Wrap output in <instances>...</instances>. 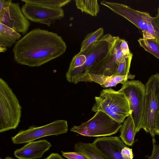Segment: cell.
Returning a JSON list of instances; mask_svg holds the SVG:
<instances>
[{"mask_svg":"<svg viewBox=\"0 0 159 159\" xmlns=\"http://www.w3.org/2000/svg\"><path fill=\"white\" fill-rule=\"evenodd\" d=\"M101 4L125 18L140 29L143 33V38L154 39L159 42V28L148 12L136 10L117 2L103 0Z\"/></svg>","mask_w":159,"mask_h":159,"instance_id":"3957f363","label":"cell"},{"mask_svg":"<svg viewBox=\"0 0 159 159\" xmlns=\"http://www.w3.org/2000/svg\"><path fill=\"white\" fill-rule=\"evenodd\" d=\"M120 90L128 100L136 133L142 128V120L144 107L146 86L138 80H127Z\"/></svg>","mask_w":159,"mask_h":159,"instance_id":"8992f818","label":"cell"},{"mask_svg":"<svg viewBox=\"0 0 159 159\" xmlns=\"http://www.w3.org/2000/svg\"><path fill=\"white\" fill-rule=\"evenodd\" d=\"M21 107L7 83L0 78V132L15 129L20 122Z\"/></svg>","mask_w":159,"mask_h":159,"instance_id":"277c9868","label":"cell"},{"mask_svg":"<svg viewBox=\"0 0 159 159\" xmlns=\"http://www.w3.org/2000/svg\"><path fill=\"white\" fill-rule=\"evenodd\" d=\"M153 125L155 134L159 135V108L157 110L155 115Z\"/></svg>","mask_w":159,"mask_h":159,"instance_id":"4316f807","label":"cell"},{"mask_svg":"<svg viewBox=\"0 0 159 159\" xmlns=\"http://www.w3.org/2000/svg\"><path fill=\"white\" fill-rule=\"evenodd\" d=\"M61 152L62 155L68 159H89L82 153L77 152Z\"/></svg>","mask_w":159,"mask_h":159,"instance_id":"cb8c5ba5","label":"cell"},{"mask_svg":"<svg viewBox=\"0 0 159 159\" xmlns=\"http://www.w3.org/2000/svg\"><path fill=\"white\" fill-rule=\"evenodd\" d=\"M26 3L53 8H62L71 2L70 0H22Z\"/></svg>","mask_w":159,"mask_h":159,"instance_id":"44dd1931","label":"cell"},{"mask_svg":"<svg viewBox=\"0 0 159 159\" xmlns=\"http://www.w3.org/2000/svg\"><path fill=\"white\" fill-rule=\"evenodd\" d=\"M116 38L106 34L88 48L75 54L66 73L67 80L75 84L92 82L89 75H103L112 71L117 63L113 52Z\"/></svg>","mask_w":159,"mask_h":159,"instance_id":"6da1fadb","label":"cell"},{"mask_svg":"<svg viewBox=\"0 0 159 159\" xmlns=\"http://www.w3.org/2000/svg\"><path fill=\"white\" fill-rule=\"evenodd\" d=\"M0 23L23 35L26 33L30 25L19 3L10 0H0Z\"/></svg>","mask_w":159,"mask_h":159,"instance_id":"9c48e42d","label":"cell"},{"mask_svg":"<svg viewBox=\"0 0 159 159\" xmlns=\"http://www.w3.org/2000/svg\"><path fill=\"white\" fill-rule=\"evenodd\" d=\"M144 107L142 128L155 138L153 120L159 108V73L152 75L146 85Z\"/></svg>","mask_w":159,"mask_h":159,"instance_id":"52a82bcc","label":"cell"},{"mask_svg":"<svg viewBox=\"0 0 159 159\" xmlns=\"http://www.w3.org/2000/svg\"><path fill=\"white\" fill-rule=\"evenodd\" d=\"M93 143L110 159H124L121 151L127 146L119 137L115 136L98 137Z\"/></svg>","mask_w":159,"mask_h":159,"instance_id":"7c38bea8","label":"cell"},{"mask_svg":"<svg viewBox=\"0 0 159 159\" xmlns=\"http://www.w3.org/2000/svg\"><path fill=\"white\" fill-rule=\"evenodd\" d=\"M152 150L151 155L149 156L148 159H159V143L158 144H156L155 138H152Z\"/></svg>","mask_w":159,"mask_h":159,"instance_id":"d4e9b609","label":"cell"},{"mask_svg":"<svg viewBox=\"0 0 159 159\" xmlns=\"http://www.w3.org/2000/svg\"><path fill=\"white\" fill-rule=\"evenodd\" d=\"M0 159H2V158H0Z\"/></svg>","mask_w":159,"mask_h":159,"instance_id":"1f68e13d","label":"cell"},{"mask_svg":"<svg viewBox=\"0 0 159 159\" xmlns=\"http://www.w3.org/2000/svg\"><path fill=\"white\" fill-rule=\"evenodd\" d=\"M99 97L118 115L126 117L131 114L128 100L121 90L105 89L102 90Z\"/></svg>","mask_w":159,"mask_h":159,"instance_id":"8fae6325","label":"cell"},{"mask_svg":"<svg viewBox=\"0 0 159 159\" xmlns=\"http://www.w3.org/2000/svg\"><path fill=\"white\" fill-rule=\"evenodd\" d=\"M7 47L3 44L0 43V52H4L7 50Z\"/></svg>","mask_w":159,"mask_h":159,"instance_id":"f546056e","label":"cell"},{"mask_svg":"<svg viewBox=\"0 0 159 159\" xmlns=\"http://www.w3.org/2000/svg\"><path fill=\"white\" fill-rule=\"evenodd\" d=\"M66 47L62 37L57 33L38 28L17 41L13 51L17 63L38 67L63 55Z\"/></svg>","mask_w":159,"mask_h":159,"instance_id":"7a4b0ae2","label":"cell"},{"mask_svg":"<svg viewBox=\"0 0 159 159\" xmlns=\"http://www.w3.org/2000/svg\"><path fill=\"white\" fill-rule=\"evenodd\" d=\"M74 150L82 153L89 159H110L92 143L79 142L76 143Z\"/></svg>","mask_w":159,"mask_h":159,"instance_id":"9a60e30c","label":"cell"},{"mask_svg":"<svg viewBox=\"0 0 159 159\" xmlns=\"http://www.w3.org/2000/svg\"><path fill=\"white\" fill-rule=\"evenodd\" d=\"M21 37L20 33L0 23V43L7 48L11 47Z\"/></svg>","mask_w":159,"mask_h":159,"instance_id":"e0dca14e","label":"cell"},{"mask_svg":"<svg viewBox=\"0 0 159 159\" xmlns=\"http://www.w3.org/2000/svg\"><path fill=\"white\" fill-rule=\"evenodd\" d=\"M21 9L29 20L48 27L64 16L62 8L50 7L25 3Z\"/></svg>","mask_w":159,"mask_h":159,"instance_id":"30bf717a","label":"cell"},{"mask_svg":"<svg viewBox=\"0 0 159 159\" xmlns=\"http://www.w3.org/2000/svg\"><path fill=\"white\" fill-rule=\"evenodd\" d=\"M120 137L126 145L132 146L134 142L137 133L131 114L124 120L120 128Z\"/></svg>","mask_w":159,"mask_h":159,"instance_id":"2e32d148","label":"cell"},{"mask_svg":"<svg viewBox=\"0 0 159 159\" xmlns=\"http://www.w3.org/2000/svg\"><path fill=\"white\" fill-rule=\"evenodd\" d=\"M77 8L91 16H96L100 9L97 0H75Z\"/></svg>","mask_w":159,"mask_h":159,"instance_id":"d6986e66","label":"cell"},{"mask_svg":"<svg viewBox=\"0 0 159 159\" xmlns=\"http://www.w3.org/2000/svg\"><path fill=\"white\" fill-rule=\"evenodd\" d=\"M68 130L66 120H57L42 126L32 125L27 129L21 130L12 137L11 140L15 144L27 143L43 137L65 134Z\"/></svg>","mask_w":159,"mask_h":159,"instance_id":"ba28073f","label":"cell"},{"mask_svg":"<svg viewBox=\"0 0 159 159\" xmlns=\"http://www.w3.org/2000/svg\"><path fill=\"white\" fill-rule=\"evenodd\" d=\"M104 34V29L100 28L86 35L82 41L80 52H82L88 48L95 42L99 40Z\"/></svg>","mask_w":159,"mask_h":159,"instance_id":"ffe728a7","label":"cell"},{"mask_svg":"<svg viewBox=\"0 0 159 159\" xmlns=\"http://www.w3.org/2000/svg\"><path fill=\"white\" fill-rule=\"evenodd\" d=\"M154 21L159 28V5L157 9V14L155 17H153Z\"/></svg>","mask_w":159,"mask_h":159,"instance_id":"f1b7e54d","label":"cell"},{"mask_svg":"<svg viewBox=\"0 0 159 159\" xmlns=\"http://www.w3.org/2000/svg\"><path fill=\"white\" fill-rule=\"evenodd\" d=\"M133 55L127 57L123 62L120 63L116 74V75H125L129 73V70Z\"/></svg>","mask_w":159,"mask_h":159,"instance_id":"603a6c76","label":"cell"},{"mask_svg":"<svg viewBox=\"0 0 159 159\" xmlns=\"http://www.w3.org/2000/svg\"><path fill=\"white\" fill-rule=\"evenodd\" d=\"M121 154L124 159H133L134 157L132 150L127 146L122 149Z\"/></svg>","mask_w":159,"mask_h":159,"instance_id":"484cf974","label":"cell"},{"mask_svg":"<svg viewBox=\"0 0 159 159\" xmlns=\"http://www.w3.org/2000/svg\"><path fill=\"white\" fill-rule=\"evenodd\" d=\"M4 159H15L9 157H7Z\"/></svg>","mask_w":159,"mask_h":159,"instance_id":"4dcf8cb0","label":"cell"},{"mask_svg":"<svg viewBox=\"0 0 159 159\" xmlns=\"http://www.w3.org/2000/svg\"><path fill=\"white\" fill-rule=\"evenodd\" d=\"M138 41L140 46L159 59V42L154 39L143 38Z\"/></svg>","mask_w":159,"mask_h":159,"instance_id":"7402d4cb","label":"cell"},{"mask_svg":"<svg viewBox=\"0 0 159 159\" xmlns=\"http://www.w3.org/2000/svg\"><path fill=\"white\" fill-rule=\"evenodd\" d=\"M44 159H64L60 154L57 153H52Z\"/></svg>","mask_w":159,"mask_h":159,"instance_id":"83f0119b","label":"cell"},{"mask_svg":"<svg viewBox=\"0 0 159 159\" xmlns=\"http://www.w3.org/2000/svg\"><path fill=\"white\" fill-rule=\"evenodd\" d=\"M122 125L104 112L98 111L89 120L74 125L70 130L84 136H108L117 133Z\"/></svg>","mask_w":159,"mask_h":159,"instance_id":"5b68a950","label":"cell"},{"mask_svg":"<svg viewBox=\"0 0 159 159\" xmlns=\"http://www.w3.org/2000/svg\"><path fill=\"white\" fill-rule=\"evenodd\" d=\"M51 146L50 143L45 139L33 141L16 149L14 154L18 159H39Z\"/></svg>","mask_w":159,"mask_h":159,"instance_id":"4fadbf2b","label":"cell"},{"mask_svg":"<svg viewBox=\"0 0 159 159\" xmlns=\"http://www.w3.org/2000/svg\"><path fill=\"white\" fill-rule=\"evenodd\" d=\"M95 103L92 111L94 112L98 111H103L117 121L122 123L126 117L117 114L100 97H95Z\"/></svg>","mask_w":159,"mask_h":159,"instance_id":"ac0fdd59","label":"cell"},{"mask_svg":"<svg viewBox=\"0 0 159 159\" xmlns=\"http://www.w3.org/2000/svg\"><path fill=\"white\" fill-rule=\"evenodd\" d=\"M89 77L92 82L99 84L103 88H107L116 86L121 83L123 84L128 79H133L135 77V75H131L130 73L125 75H116L111 76H106L102 75L91 74Z\"/></svg>","mask_w":159,"mask_h":159,"instance_id":"5bb4252c","label":"cell"}]
</instances>
